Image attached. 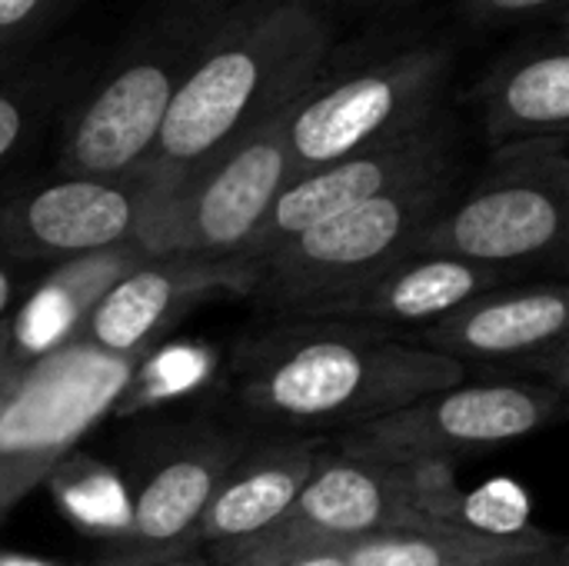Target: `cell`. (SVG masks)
Here are the masks:
<instances>
[{
    "label": "cell",
    "instance_id": "28",
    "mask_svg": "<svg viewBox=\"0 0 569 566\" xmlns=\"http://www.w3.org/2000/svg\"><path fill=\"white\" fill-rule=\"evenodd\" d=\"M0 566H57L50 560H37V557H23V554H3L0 550Z\"/></svg>",
    "mask_w": 569,
    "mask_h": 566
},
{
    "label": "cell",
    "instance_id": "6",
    "mask_svg": "<svg viewBox=\"0 0 569 566\" xmlns=\"http://www.w3.org/2000/svg\"><path fill=\"white\" fill-rule=\"evenodd\" d=\"M569 214V137L497 147L470 190L413 237L410 254L450 257L513 274L563 257Z\"/></svg>",
    "mask_w": 569,
    "mask_h": 566
},
{
    "label": "cell",
    "instance_id": "19",
    "mask_svg": "<svg viewBox=\"0 0 569 566\" xmlns=\"http://www.w3.org/2000/svg\"><path fill=\"white\" fill-rule=\"evenodd\" d=\"M143 257L140 247H113L43 267L13 314L0 324L7 350L30 367L50 350L70 344L97 300Z\"/></svg>",
    "mask_w": 569,
    "mask_h": 566
},
{
    "label": "cell",
    "instance_id": "18",
    "mask_svg": "<svg viewBox=\"0 0 569 566\" xmlns=\"http://www.w3.org/2000/svg\"><path fill=\"white\" fill-rule=\"evenodd\" d=\"M510 274L497 267H480L450 257H420L410 254L373 277L367 287L350 294L347 300L313 314L310 320H333L350 327H367L393 337V330H407L410 337L437 320H443L460 304L473 300L483 290L507 284ZM407 340V337H403Z\"/></svg>",
    "mask_w": 569,
    "mask_h": 566
},
{
    "label": "cell",
    "instance_id": "3",
    "mask_svg": "<svg viewBox=\"0 0 569 566\" xmlns=\"http://www.w3.org/2000/svg\"><path fill=\"white\" fill-rule=\"evenodd\" d=\"M263 3L270 0H150L107 70L63 117L57 140L60 173L133 177L177 87Z\"/></svg>",
    "mask_w": 569,
    "mask_h": 566
},
{
    "label": "cell",
    "instance_id": "12",
    "mask_svg": "<svg viewBox=\"0 0 569 566\" xmlns=\"http://www.w3.org/2000/svg\"><path fill=\"white\" fill-rule=\"evenodd\" d=\"M250 440L213 427H173L150 437L130 464V517L113 544V564H157L193 557L200 517Z\"/></svg>",
    "mask_w": 569,
    "mask_h": 566
},
{
    "label": "cell",
    "instance_id": "2",
    "mask_svg": "<svg viewBox=\"0 0 569 566\" xmlns=\"http://www.w3.org/2000/svg\"><path fill=\"white\" fill-rule=\"evenodd\" d=\"M330 0H270L237 23L177 87L133 177L160 197L247 130L283 110L333 53Z\"/></svg>",
    "mask_w": 569,
    "mask_h": 566
},
{
    "label": "cell",
    "instance_id": "14",
    "mask_svg": "<svg viewBox=\"0 0 569 566\" xmlns=\"http://www.w3.org/2000/svg\"><path fill=\"white\" fill-rule=\"evenodd\" d=\"M443 170H457V133L453 120L440 110L430 123L400 140L350 153L290 180L273 200L263 227L250 240L247 257L263 260L313 224L337 217L363 200H373L407 180Z\"/></svg>",
    "mask_w": 569,
    "mask_h": 566
},
{
    "label": "cell",
    "instance_id": "1",
    "mask_svg": "<svg viewBox=\"0 0 569 566\" xmlns=\"http://www.w3.org/2000/svg\"><path fill=\"white\" fill-rule=\"evenodd\" d=\"M240 407L297 437L343 434L433 390L460 384L467 367L367 327L280 317L233 357Z\"/></svg>",
    "mask_w": 569,
    "mask_h": 566
},
{
    "label": "cell",
    "instance_id": "30",
    "mask_svg": "<svg viewBox=\"0 0 569 566\" xmlns=\"http://www.w3.org/2000/svg\"><path fill=\"white\" fill-rule=\"evenodd\" d=\"M560 566H567V564H560Z\"/></svg>",
    "mask_w": 569,
    "mask_h": 566
},
{
    "label": "cell",
    "instance_id": "5",
    "mask_svg": "<svg viewBox=\"0 0 569 566\" xmlns=\"http://www.w3.org/2000/svg\"><path fill=\"white\" fill-rule=\"evenodd\" d=\"M457 193V170L407 180L373 200H363L337 217L297 234L260 264L253 300L280 317H313L397 260L410 257L413 237Z\"/></svg>",
    "mask_w": 569,
    "mask_h": 566
},
{
    "label": "cell",
    "instance_id": "23",
    "mask_svg": "<svg viewBox=\"0 0 569 566\" xmlns=\"http://www.w3.org/2000/svg\"><path fill=\"white\" fill-rule=\"evenodd\" d=\"M73 3L77 0H0V73L17 67Z\"/></svg>",
    "mask_w": 569,
    "mask_h": 566
},
{
    "label": "cell",
    "instance_id": "29",
    "mask_svg": "<svg viewBox=\"0 0 569 566\" xmlns=\"http://www.w3.org/2000/svg\"><path fill=\"white\" fill-rule=\"evenodd\" d=\"M193 557H177V560H157V564H110V566H187Z\"/></svg>",
    "mask_w": 569,
    "mask_h": 566
},
{
    "label": "cell",
    "instance_id": "9",
    "mask_svg": "<svg viewBox=\"0 0 569 566\" xmlns=\"http://www.w3.org/2000/svg\"><path fill=\"white\" fill-rule=\"evenodd\" d=\"M287 110L290 103L170 187L150 210L137 247L147 257H247L273 200L290 183Z\"/></svg>",
    "mask_w": 569,
    "mask_h": 566
},
{
    "label": "cell",
    "instance_id": "21",
    "mask_svg": "<svg viewBox=\"0 0 569 566\" xmlns=\"http://www.w3.org/2000/svg\"><path fill=\"white\" fill-rule=\"evenodd\" d=\"M70 87V63L50 57L0 77V167H7L50 120Z\"/></svg>",
    "mask_w": 569,
    "mask_h": 566
},
{
    "label": "cell",
    "instance_id": "4",
    "mask_svg": "<svg viewBox=\"0 0 569 566\" xmlns=\"http://www.w3.org/2000/svg\"><path fill=\"white\" fill-rule=\"evenodd\" d=\"M453 47L410 40L350 63H323L287 110L290 180L400 140L443 110Z\"/></svg>",
    "mask_w": 569,
    "mask_h": 566
},
{
    "label": "cell",
    "instance_id": "22",
    "mask_svg": "<svg viewBox=\"0 0 569 566\" xmlns=\"http://www.w3.org/2000/svg\"><path fill=\"white\" fill-rule=\"evenodd\" d=\"M213 367H217V357L210 354V347H197V344L153 347L140 360L113 414L127 417L140 407H157V404H170L173 397L193 394L210 380Z\"/></svg>",
    "mask_w": 569,
    "mask_h": 566
},
{
    "label": "cell",
    "instance_id": "16",
    "mask_svg": "<svg viewBox=\"0 0 569 566\" xmlns=\"http://www.w3.org/2000/svg\"><path fill=\"white\" fill-rule=\"evenodd\" d=\"M320 454V437L297 434L247 447L217 484L197 527V547H210L217 566L233 564L283 520L310 480Z\"/></svg>",
    "mask_w": 569,
    "mask_h": 566
},
{
    "label": "cell",
    "instance_id": "20",
    "mask_svg": "<svg viewBox=\"0 0 569 566\" xmlns=\"http://www.w3.org/2000/svg\"><path fill=\"white\" fill-rule=\"evenodd\" d=\"M60 510L87 534L117 544L127 530L130 500L127 484L100 460L70 454L47 480Z\"/></svg>",
    "mask_w": 569,
    "mask_h": 566
},
{
    "label": "cell",
    "instance_id": "10",
    "mask_svg": "<svg viewBox=\"0 0 569 566\" xmlns=\"http://www.w3.org/2000/svg\"><path fill=\"white\" fill-rule=\"evenodd\" d=\"M453 490V470L447 467L417 470L343 457L323 447L310 480L303 484L283 520L237 560L287 554L300 547H333L387 530L427 527L440 520V510Z\"/></svg>",
    "mask_w": 569,
    "mask_h": 566
},
{
    "label": "cell",
    "instance_id": "26",
    "mask_svg": "<svg viewBox=\"0 0 569 566\" xmlns=\"http://www.w3.org/2000/svg\"><path fill=\"white\" fill-rule=\"evenodd\" d=\"M23 374H27V367L7 350L3 334H0V414H3V407H7V400L13 397V390H17V384H20Z\"/></svg>",
    "mask_w": 569,
    "mask_h": 566
},
{
    "label": "cell",
    "instance_id": "15",
    "mask_svg": "<svg viewBox=\"0 0 569 566\" xmlns=\"http://www.w3.org/2000/svg\"><path fill=\"white\" fill-rule=\"evenodd\" d=\"M257 280L260 264L250 257H143L97 300L77 340L107 354L143 357L183 314L217 297H250Z\"/></svg>",
    "mask_w": 569,
    "mask_h": 566
},
{
    "label": "cell",
    "instance_id": "24",
    "mask_svg": "<svg viewBox=\"0 0 569 566\" xmlns=\"http://www.w3.org/2000/svg\"><path fill=\"white\" fill-rule=\"evenodd\" d=\"M563 3L567 0H460V10L473 27L500 30V27L527 23V20L550 17V13L563 17Z\"/></svg>",
    "mask_w": 569,
    "mask_h": 566
},
{
    "label": "cell",
    "instance_id": "11",
    "mask_svg": "<svg viewBox=\"0 0 569 566\" xmlns=\"http://www.w3.org/2000/svg\"><path fill=\"white\" fill-rule=\"evenodd\" d=\"M407 340L457 360L467 374L527 377L567 394L569 290L560 280L500 284Z\"/></svg>",
    "mask_w": 569,
    "mask_h": 566
},
{
    "label": "cell",
    "instance_id": "13",
    "mask_svg": "<svg viewBox=\"0 0 569 566\" xmlns=\"http://www.w3.org/2000/svg\"><path fill=\"white\" fill-rule=\"evenodd\" d=\"M157 200L160 193L140 177L60 173L0 197V257L43 270L73 257L137 247Z\"/></svg>",
    "mask_w": 569,
    "mask_h": 566
},
{
    "label": "cell",
    "instance_id": "7",
    "mask_svg": "<svg viewBox=\"0 0 569 566\" xmlns=\"http://www.w3.org/2000/svg\"><path fill=\"white\" fill-rule=\"evenodd\" d=\"M567 394L503 374H467L387 417L343 430L330 450L400 467H447L473 460L560 420Z\"/></svg>",
    "mask_w": 569,
    "mask_h": 566
},
{
    "label": "cell",
    "instance_id": "27",
    "mask_svg": "<svg viewBox=\"0 0 569 566\" xmlns=\"http://www.w3.org/2000/svg\"><path fill=\"white\" fill-rule=\"evenodd\" d=\"M330 3H343L350 10H387V7H403L410 0H330Z\"/></svg>",
    "mask_w": 569,
    "mask_h": 566
},
{
    "label": "cell",
    "instance_id": "17",
    "mask_svg": "<svg viewBox=\"0 0 569 566\" xmlns=\"http://www.w3.org/2000/svg\"><path fill=\"white\" fill-rule=\"evenodd\" d=\"M490 147L569 137V53L563 27L500 53L470 87Z\"/></svg>",
    "mask_w": 569,
    "mask_h": 566
},
{
    "label": "cell",
    "instance_id": "8",
    "mask_svg": "<svg viewBox=\"0 0 569 566\" xmlns=\"http://www.w3.org/2000/svg\"><path fill=\"white\" fill-rule=\"evenodd\" d=\"M143 357L107 354L73 337L27 367L0 414V524L113 414Z\"/></svg>",
    "mask_w": 569,
    "mask_h": 566
},
{
    "label": "cell",
    "instance_id": "25",
    "mask_svg": "<svg viewBox=\"0 0 569 566\" xmlns=\"http://www.w3.org/2000/svg\"><path fill=\"white\" fill-rule=\"evenodd\" d=\"M37 277H40V267H27V264H13L0 257V324L13 314V307L23 300V294L33 287Z\"/></svg>",
    "mask_w": 569,
    "mask_h": 566
}]
</instances>
